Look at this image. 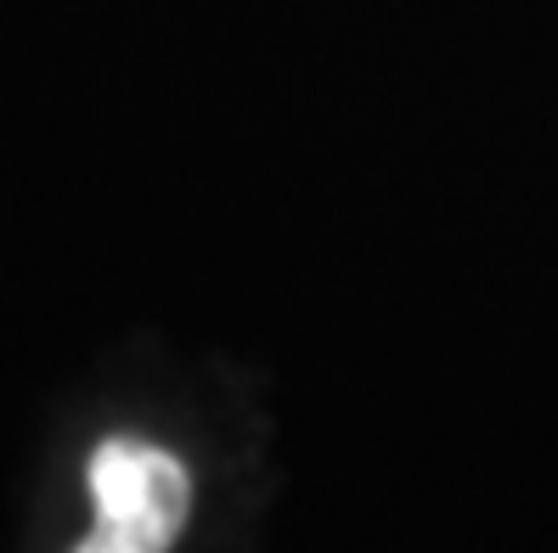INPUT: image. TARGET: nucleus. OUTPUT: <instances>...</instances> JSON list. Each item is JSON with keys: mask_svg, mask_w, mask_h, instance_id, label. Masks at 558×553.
Instances as JSON below:
<instances>
[{"mask_svg": "<svg viewBox=\"0 0 558 553\" xmlns=\"http://www.w3.org/2000/svg\"><path fill=\"white\" fill-rule=\"evenodd\" d=\"M74 553H142V548H136V542H124V537H113V531H102V526H96V531H90V537H85V542H80Z\"/></svg>", "mask_w": 558, "mask_h": 553, "instance_id": "2", "label": "nucleus"}, {"mask_svg": "<svg viewBox=\"0 0 558 553\" xmlns=\"http://www.w3.org/2000/svg\"><path fill=\"white\" fill-rule=\"evenodd\" d=\"M90 497L102 531L142 553H163L186 519V469L147 441H108L90 458Z\"/></svg>", "mask_w": 558, "mask_h": 553, "instance_id": "1", "label": "nucleus"}]
</instances>
